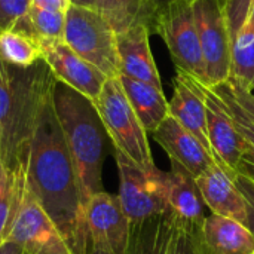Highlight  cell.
I'll return each mask as SVG.
<instances>
[{"mask_svg": "<svg viewBox=\"0 0 254 254\" xmlns=\"http://www.w3.org/2000/svg\"><path fill=\"white\" fill-rule=\"evenodd\" d=\"M118 79L141 125L147 134L152 135L162 121L170 115L168 100L165 98L164 89L124 74H119Z\"/></svg>", "mask_w": 254, "mask_h": 254, "instance_id": "19", "label": "cell"}, {"mask_svg": "<svg viewBox=\"0 0 254 254\" xmlns=\"http://www.w3.org/2000/svg\"><path fill=\"white\" fill-rule=\"evenodd\" d=\"M171 1H174V0H152V3H153V6L156 7V13L161 10V9H164L167 4H170Z\"/></svg>", "mask_w": 254, "mask_h": 254, "instance_id": "34", "label": "cell"}, {"mask_svg": "<svg viewBox=\"0 0 254 254\" xmlns=\"http://www.w3.org/2000/svg\"><path fill=\"white\" fill-rule=\"evenodd\" d=\"M152 30L146 24H137L116 36L121 74L150 83L162 89V80L150 49Z\"/></svg>", "mask_w": 254, "mask_h": 254, "instance_id": "14", "label": "cell"}, {"mask_svg": "<svg viewBox=\"0 0 254 254\" xmlns=\"http://www.w3.org/2000/svg\"><path fill=\"white\" fill-rule=\"evenodd\" d=\"M116 36L112 25L95 9L70 6L65 18L64 42L107 79L121 74Z\"/></svg>", "mask_w": 254, "mask_h": 254, "instance_id": "6", "label": "cell"}, {"mask_svg": "<svg viewBox=\"0 0 254 254\" xmlns=\"http://www.w3.org/2000/svg\"><path fill=\"white\" fill-rule=\"evenodd\" d=\"M156 31L177 70L207 85V67L190 0H174L156 13Z\"/></svg>", "mask_w": 254, "mask_h": 254, "instance_id": "5", "label": "cell"}, {"mask_svg": "<svg viewBox=\"0 0 254 254\" xmlns=\"http://www.w3.org/2000/svg\"><path fill=\"white\" fill-rule=\"evenodd\" d=\"M67 13L60 10L31 7L27 13V22L31 36L37 40H64Z\"/></svg>", "mask_w": 254, "mask_h": 254, "instance_id": "23", "label": "cell"}, {"mask_svg": "<svg viewBox=\"0 0 254 254\" xmlns=\"http://www.w3.org/2000/svg\"><path fill=\"white\" fill-rule=\"evenodd\" d=\"M152 137L165 150L170 161H176L185 167L195 179L216 162L199 140L193 137L183 125H180L171 115L162 121Z\"/></svg>", "mask_w": 254, "mask_h": 254, "instance_id": "15", "label": "cell"}, {"mask_svg": "<svg viewBox=\"0 0 254 254\" xmlns=\"http://www.w3.org/2000/svg\"><path fill=\"white\" fill-rule=\"evenodd\" d=\"M198 232L199 231H190L176 223L168 254H202L199 247Z\"/></svg>", "mask_w": 254, "mask_h": 254, "instance_id": "25", "label": "cell"}, {"mask_svg": "<svg viewBox=\"0 0 254 254\" xmlns=\"http://www.w3.org/2000/svg\"><path fill=\"white\" fill-rule=\"evenodd\" d=\"M173 85L174 94L173 98L168 101L170 115L180 125H183L193 137H196L214 159L208 140L205 100L199 82L188 76L182 70L176 68V77Z\"/></svg>", "mask_w": 254, "mask_h": 254, "instance_id": "13", "label": "cell"}, {"mask_svg": "<svg viewBox=\"0 0 254 254\" xmlns=\"http://www.w3.org/2000/svg\"><path fill=\"white\" fill-rule=\"evenodd\" d=\"M0 254H27L18 244L12 241H3L0 243Z\"/></svg>", "mask_w": 254, "mask_h": 254, "instance_id": "31", "label": "cell"}, {"mask_svg": "<svg viewBox=\"0 0 254 254\" xmlns=\"http://www.w3.org/2000/svg\"><path fill=\"white\" fill-rule=\"evenodd\" d=\"M247 28L254 31V0H252V6H250V13H249V18H247V22H246Z\"/></svg>", "mask_w": 254, "mask_h": 254, "instance_id": "33", "label": "cell"}, {"mask_svg": "<svg viewBox=\"0 0 254 254\" xmlns=\"http://www.w3.org/2000/svg\"><path fill=\"white\" fill-rule=\"evenodd\" d=\"M210 89L219 97L223 109L226 110V113L232 119V122H234L237 131L240 132V135L246 140V143L254 150V124L247 118V115L243 110V107L231 97V94L225 89L223 85H217V86L210 88Z\"/></svg>", "mask_w": 254, "mask_h": 254, "instance_id": "24", "label": "cell"}, {"mask_svg": "<svg viewBox=\"0 0 254 254\" xmlns=\"http://www.w3.org/2000/svg\"><path fill=\"white\" fill-rule=\"evenodd\" d=\"M85 254H110L109 252L103 250V249H98V247H94L91 244H88V249H86V253Z\"/></svg>", "mask_w": 254, "mask_h": 254, "instance_id": "35", "label": "cell"}, {"mask_svg": "<svg viewBox=\"0 0 254 254\" xmlns=\"http://www.w3.org/2000/svg\"><path fill=\"white\" fill-rule=\"evenodd\" d=\"M52 79L39 95L21 131L9 167L22 168L25 182L51 216L73 254H85L89 238L79 185L52 103Z\"/></svg>", "mask_w": 254, "mask_h": 254, "instance_id": "1", "label": "cell"}, {"mask_svg": "<svg viewBox=\"0 0 254 254\" xmlns=\"http://www.w3.org/2000/svg\"><path fill=\"white\" fill-rule=\"evenodd\" d=\"M115 152L119 171V202L131 223L168 211V174L153 167L143 170L121 152Z\"/></svg>", "mask_w": 254, "mask_h": 254, "instance_id": "7", "label": "cell"}, {"mask_svg": "<svg viewBox=\"0 0 254 254\" xmlns=\"http://www.w3.org/2000/svg\"><path fill=\"white\" fill-rule=\"evenodd\" d=\"M198 240L202 254H254L252 232L243 223L222 216H207Z\"/></svg>", "mask_w": 254, "mask_h": 254, "instance_id": "18", "label": "cell"}, {"mask_svg": "<svg viewBox=\"0 0 254 254\" xmlns=\"http://www.w3.org/2000/svg\"><path fill=\"white\" fill-rule=\"evenodd\" d=\"M252 0H225V13L231 36V77L234 83L254 91V31L246 22Z\"/></svg>", "mask_w": 254, "mask_h": 254, "instance_id": "12", "label": "cell"}, {"mask_svg": "<svg viewBox=\"0 0 254 254\" xmlns=\"http://www.w3.org/2000/svg\"><path fill=\"white\" fill-rule=\"evenodd\" d=\"M0 58L13 67L27 68L42 60V49L39 40L24 31L0 30Z\"/></svg>", "mask_w": 254, "mask_h": 254, "instance_id": "22", "label": "cell"}, {"mask_svg": "<svg viewBox=\"0 0 254 254\" xmlns=\"http://www.w3.org/2000/svg\"><path fill=\"white\" fill-rule=\"evenodd\" d=\"M12 207V177L10 171L0 162V243L9 225Z\"/></svg>", "mask_w": 254, "mask_h": 254, "instance_id": "26", "label": "cell"}, {"mask_svg": "<svg viewBox=\"0 0 254 254\" xmlns=\"http://www.w3.org/2000/svg\"><path fill=\"white\" fill-rule=\"evenodd\" d=\"M205 207L211 214L237 220L246 226V201L235 185L234 177L217 162L211 164L199 177H196Z\"/></svg>", "mask_w": 254, "mask_h": 254, "instance_id": "17", "label": "cell"}, {"mask_svg": "<svg viewBox=\"0 0 254 254\" xmlns=\"http://www.w3.org/2000/svg\"><path fill=\"white\" fill-rule=\"evenodd\" d=\"M95 107L112 141L113 150L121 152L137 167L150 170L155 165L149 134L131 107L118 77L107 79Z\"/></svg>", "mask_w": 254, "mask_h": 254, "instance_id": "4", "label": "cell"}, {"mask_svg": "<svg viewBox=\"0 0 254 254\" xmlns=\"http://www.w3.org/2000/svg\"><path fill=\"white\" fill-rule=\"evenodd\" d=\"M9 171L12 207L3 241L18 244L27 254H73L51 216L31 193L22 168L15 165Z\"/></svg>", "mask_w": 254, "mask_h": 254, "instance_id": "3", "label": "cell"}, {"mask_svg": "<svg viewBox=\"0 0 254 254\" xmlns=\"http://www.w3.org/2000/svg\"><path fill=\"white\" fill-rule=\"evenodd\" d=\"M30 6L39 9L60 10L67 13L71 6V0H30Z\"/></svg>", "mask_w": 254, "mask_h": 254, "instance_id": "29", "label": "cell"}, {"mask_svg": "<svg viewBox=\"0 0 254 254\" xmlns=\"http://www.w3.org/2000/svg\"><path fill=\"white\" fill-rule=\"evenodd\" d=\"M85 223L91 246L110 254H125L131 222L124 213L118 196L107 192L94 195L85 205Z\"/></svg>", "mask_w": 254, "mask_h": 254, "instance_id": "9", "label": "cell"}, {"mask_svg": "<svg viewBox=\"0 0 254 254\" xmlns=\"http://www.w3.org/2000/svg\"><path fill=\"white\" fill-rule=\"evenodd\" d=\"M168 174V211L174 222L190 231H201L205 220L201 190L196 179L176 161H170Z\"/></svg>", "mask_w": 254, "mask_h": 254, "instance_id": "16", "label": "cell"}, {"mask_svg": "<svg viewBox=\"0 0 254 254\" xmlns=\"http://www.w3.org/2000/svg\"><path fill=\"white\" fill-rule=\"evenodd\" d=\"M71 4L95 9V0H71Z\"/></svg>", "mask_w": 254, "mask_h": 254, "instance_id": "32", "label": "cell"}, {"mask_svg": "<svg viewBox=\"0 0 254 254\" xmlns=\"http://www.w3.org/2000/svg\"><path fill=\"white\" fill-rule=\"evenodd\" d=\"M52 103L71 156L85 208L94 195L104 192L103 162L109 135L95 103L73 88L54 80Z\"/></svg>", "mask_w": 254, "mask_h": 254, "instance_id": "2", "label": "cell"}, {"mask_svg": "<svg viewBox=\"0 0 254 254\" xmlns=\"http://www.w3.org/2000/svg\"><path fill=\"white\" fill-rule=\"evenodd\" d=\"M42 60L55 80L73 88L94 103L98 100L107 77L91 63L79 57L64 40H39Z\"/></svg>", "mask_w": 254, "mask_h": 254, "instance_id": "10", "label": "cell"}, {"mask_svg": "<svg viewBox=\"0 0 254 254\" xmlns=\"http://www.w3.org/2000/svg\"><path fill=\"white\" fill-rule=\"evenodd\" d=\"M95 10L121 34L137 24H146L153 31L156 7L152 0H95Z\"/></svg>", "mask_w": 254, "mask_h": 254, "instance_id": "21", "label": "cell"}, {"mask_svg": "<svg viewBox=\"0 0 254 254\" xmlns=\"http://www.w3.org/2000/svg\"><path fill=\"white\" fill-rule=\"evenodd\" d=\"M30 9V0H0V30L13 28Z\"/></svg>", "mask_w": 254, "mask_h": 254, "instance_id": "27", "label": "cell"}, {"mask_svg": "<svg viewBox=\"0 0 254 254\" xmlns=\"http://www.w3.org/2000/svg\"><path fill=\"white\" fill-rule=\"evenodd\" d=\"M174 228L176 223L170 211L131 223L125 254H168Z\"/></svg>", "mask_w": 254, "mask_h": 254, "instance_id": "20", "label": "cell"}, {"mask_svg": "<svg viewBox=\"0 0 254 254\" xmlns=\"http://www.w3.org/2000/svg\"><path fill=\"white\" fill-rule=\"evenodd\" d=\"M199 85L205 100L208 140L214 161L235 179L243 155L247 149V143L237 131L219 97L208 86L202 83Z\"/></svg>", "mask_w": 254, "mask_h": 254, "instance_id": "11", "label": "cell"}, {"mask_svg": "<svg viewBox=\"0 0 254 254\" xmlns=\"http://www.w3.org/2000/svg\"><path fill=\"white\" fill-rule=\"evenodd\" d=\"M207 67V85L214 88L231 77V36L225 0H190Z\"/></svg>", "mask_w": 254, "mask_h": 254, "instance_id": "8", "label": "cell"}, {"mask_svg": "<svg viewBox=\"0 0 254 254\" xmlns=\"http://www.w3.org/2000/svg\"><path fill=\"white\" fill-rule=\"evenodd\" d=\"M234 180H235V185L240 189V192L246 201V211H247L246 228L252 232V235L254 237V180L241 171L237 173Z\"/></svg>", "mask_w": 254, "mask_h": 254, "instance_id": "28", "label": "cell"}, {"mask_svg": "<svg viewBox=\"0 0 254 254\" xmlns=\"http://www.w3.org/2000/svg\"><path fill=\"white\" fill-rule=\"evenodd\" d=\"M238 171L244 173L246 176H249L250 179L254 180V150L247 144V149L243 155L241 164L238 167Z\"/></svg>", "mask_w": 254, "mask_h": 254, "instance_id": "30", "label": "cell"}]
</instances>
